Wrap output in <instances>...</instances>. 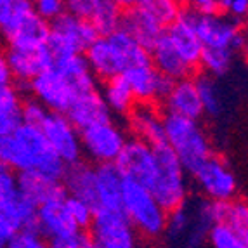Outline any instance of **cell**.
<instances>
[{
  "mask_svg": "<svg viewBox=\"0 0 248 248\" xmlns=\"http://www.w3.org/2000/svg\"><path fill=\"white\" fill-rule=\"evenodd\" d=\"M87 248H95V247H94V245H92V243H91V245H89V247H87Z\"/></svg>",
  "mask_w": 248,
  "mask_h": 248,
  "instance_id": "7dc6e473",
  "label": "cell"
},
{
  "mask_svg": "<svg viewBox=\"0 0 248 248\" xmlns=\"http://www.w3.org/2000/svg\"><path fill=\"white\" fill-rule=\"evenodd\" d=\"M46 137L56 156L64 163V167H71L82 161V144H80V132L73 127L66 115L59 113H47L46 120L38 127Z\"/></svg>",
  "mask_w": 248,
  "mask_h": 248,
  "instance_id": "4fadbf2b",
  "label": "cell"
},
{
  "mask_svg": "<svg viewBox=\"0 0 248 248\" xmlns=\"http://www.w3.org/2000/svg\"><path fill=\"white\" fill-rule=\"evenodd\" d=\"M195 16H214L220 13V0H196L186 5Z\"/></svg>",
  "mask_w": 248,
  "mask_h": 248,
  "instance_id": "7bdbcfd3",
  "label": "cell"
},
{
  "mask_svg": "<svg viewBox=\"0 0 248 248\" xmlns=\"http://www.w3.org/2000/svg\"><path fill=\"white\" fill-rule=\"evenodd\" d=\"M95 38L99 37L89 21L78 19L64 13L49 25L46 50L50 58V66L59 58H64L70 54H83L94 44Z\"/></svg>",
  "mask_w": 248,
  "mask_h": 248,
  "instance_id": "8992f818",
  "label": "cell"
},
{
  "mask_svg": "<svg viewBox=\"0 0 248 248\" xmlns=\"http://www.w3.org/2000/svg\"><path fill=\"white\" fill-rule=\"evenodd\" d=\"M120 208L139 238L158 240L165 234L169 214L158 205L148 187L132 181H124Z\"/></svg>",
  "mask_w": 248,
  "mask_h": 248,
  "instance_id": "277c9868",
  "label": "cell"
},
{
  "mask_svg": "<svg viewBox=\"0 0 248 248\" xmlns=\"http://www.w3.org/2000/svg\"><path fill=\"white\" fill-rule=\"evenodd\" d=\"M33 11L42 21L50 25L54 19H58L59 16L66 13V7L62 0H38V2H33Z\"/></svg>",
  "mask_w": 248,
  "mask_h": 248,
  "instance_id": "ab89813d",
  "label": "cell"
},
{
  "mask_svg": "<svg viewBox=\"0 0 248 248\" xmlns=\"http://www.w3.org/2000/svg\"><path fill=\"white\" fill-rule=\"evenodd\" d=\"M236 58H238V54L232 50L203 49L200 66L203 68L205 75H208L212 78H220V77H226L234 68Z\"/></svg>",
  "mask_w": 248,
  "mask_h": 248,
  "instance_id": "d6a6232c",
  "label": "cell"
},
{
  "mask_svg": "<svg viewBox=\"0 0 248 248\" xmlns=\"http://www.w3.org/2000/svg\"><path fill=\"white\" fill-rule=\"evenodd\" d=\"M113 165L120 172L124 181L137 182L148 189L153 184L158 170L155 149L136 137L127 139L120 156L116 158Z\"/></svg>",
  "mask_w": 248,
  "mask_h": 248,
  "instance_id": "7c38bea8",
  "label": "cell"
},
{
  "mask_svg": "<svg viewBox=\"0 0 248 248\" xmlns=\"http://www.w3.org/2000/svg\"><path fill=\"white\" fill-rule=\"evenodd\" d=\"M191 175L203 198L208 202L228 203L238 198L240 193L238 175L228 161L217 155H212L208 160L203 161Z\"/></svg>",
  "mask_w": 248,
  "mask_h": 248,
  "instance_id": "52a82bcc",
  "label": "cell"
},
{
  "mask_svg": "<svg viewBox=\"0 0 248 248\" xmlns=\"http://www.w3.org/2000/svg\"><path fill=\"white\" fill-rule=\"evenodd\" d=\"M49 38V23L42 21L31 11L17 23L16 28L5 37L9 49L16 50H40L47 44Z\"/></svg>",
  "mask_w": 248,
  "mask_h": 248,
  "instance_id": "7402d4cb",
  "label": "cell"
},
{
  "mask_svg": "<svg viewBox=\"0 0 248 248\" xmlns=\"http://www.w3.org/2000/svg\"><path fill=\"white\" fill-rule=\"evenodd\" d=\"M153 149L158 170L153 184L149 186V193L153 195L158 205L170 214L189 200V179L169 146L161 144Z\"/></svg>",
  "mask_w": 248,
  "mask_h": 248,
  "instance_id": "5b68a950",
  "label": "cell"
},
{
  "mask_svg": "<svg viewBox=\"0 0 248 248\" xmlns=\"http://www.w3.org/2000/svg\"><path fill=\"white\" fill-rule=\"evenodd\" d=\"M5 58H7V64L11 75H13V80L19 82L21 85H26V87L37 75L50 68V58L46 50V46L40 50H31V52L30 50L9 49L5 52Z\"/></svg>",
  "mask_w": 248,
  "mask_h": 248,
  "instance_id": "44dd1931",
  "label": "cell"
},
{
  "mask_svg": "<svg viewBox=\"0 0 248 248\" xmlns=\"http://www.w3.org/2000/svg\"><path fill=\"white\" fill-rule=\"evenodd\" d=\"M0 215L7 220L17 232L35 228V217L37 207H33L26 198L19 193H13L7 198L0 200Z\"/></svg>",
  "mask_w": 248,
  "mask_h": 248,
  "instance_id": "f1b7e54d",
  "label": "cell"
},
{
  "mask_svg": "<svg viewBox=\"0 0 248 248\" xmlns=\"http://www.w3.org/2000/svg\"><path fill=\"white\" fill-rule=\"evenodd\" d=\"M16 191L23 198L28 200L33 207H40L44 203L61 200L66 195V189L59 181L37 174V172H23L16 177Z\"/></svg>",
  "mask_w": 248,
  "mask_h": 248,
  "instance_id": "ac0fdd59",
  "label": "cell"
},
{
  "mask_svg": "<svg viewBox=\"0 0 248 248\" xmlns=\"http://www.w3.org/2000/svg\"><path fill=\"white\" fill-rule=\"evenodd\" d=\"M165 108L167 115H175L187 118V120H196L203 116V108L202 101H200L198 91H196L195 80L193 78H184L172 82L169 94L165 95Z\"/></svg>",
  "mask_w": 248,
  "mask_h": 248,
  "instance_id": "d6986e66",
  "label": "cell"
},
{
  "mask_svg": "<svg viewBox=\"0 0 248 248\" xmlns=\"http://www.w3.org/2000/svg\"><path fill=\"white\" fill-rule=\"evenodd\" d=\"M130 87L136 103L141 104H155L156 101H163L169 94L172 82L161 77L151 62H146L141 66H134L122 75Z\"/></svg>",
  "mask_w": 248,
  "mask_h": 248,
  "instance_id": "9a60e30c",
  "label": "cell"
},
{
  "mask_svg": "<svg viewBox=\"0 0 248 248\" xmlns=\"http://www.w3.org/2000/svg\"><path fill=\"white\" fill-rule=\"evenodd\" d=\"M16 232H17L16 229H14L13 226L0 215V248H4L5 245H7V241L11 240Z\"/></svg>",
  "mask_w": 248,
  "mask_h": 248,
  "instance_id": "bcb514c9",
  "label": "cell"
},
{
  "mask_svg": "<svg viewBox=\"0 0 248 248\" xmlns=\"http://www.w3.org/2000/svg\"><path fill=\"white\" fill-rule=\"evenodd\" d=\"M182 7L184 5L175 0H136L124 4L122 30L149 50L177 19Z\"/></svg>",
  "mask_w": 248,
  "mask_h": 248,
  "instance_id": "7a4b0ae2",
  "label": "cell"
},
{
  "mask_svg": "<svg viewBox=\"0 0 248 248\" xmlns=\"http://www.w3.org/2000/svg\"><path fill=\"white\" fill-rule=\"evenodd\" d=\"M83 58H85V62H87L89 70L94 75L95 80L108 82L115 77H122V68L118 64V59H116L106 37L95 38L94 44L83 52Z\"/></svg>",
  "mask_w": 248,
  "mask_h": 248,
  "instance_id": "484cf974",
  "label": "cell"
},
{
  "mask_svg": "<svg viewBox=\"0 0 248 248\" xmlns=\"http://www.w3.org/2000/svg\"><path fill=\"white\" fill-rule=\"evenodd\" d=\"M49 248H87L91 245V240L87 238V234L82 231L71 232V234L61 236L56 240H50Z\"/></svg>",
  "mask_w": 248,
  "mask_h": 248,
  "instance_id": "60d3db41",
  "label": "cell"
},
{
  "mask_svg": "<svg viewBox=\"0 0 248 248\" xmlns=\"http://www.w3.org/2000/svg\"><path fill=\"white\" fill-rule=\"evenodd\" d=\"M4 248H49V245L35 229H26L16 232Z\"/></svg>",
  "mask_w": 248,
  "mask_h": 248,
  "instance_id": "f35d334b",
  "label": "cell"
},
{
  "mask_svg": "<svg viewBox=\"0 0 248 248\" xmlns=\"http://www.w3.org/2000/svg\"><path fill=\"white\" fill-rule=\"evenodd\" d=\"M89 229V240L95 248H139V236L122 208L95 210Z\"/></svg>",
  "mask_w": 248,
  "mask_h": 248,
  "instance_id": "30bf717a",
  "label": "cell"
},
{
  "mask_svg": "<svg viewBox=\"0 0 248 248\" xmlns=\"http://www.w3.org/2000/svg\"><path fill=\"white\" fill-rule=\"evenodd\" d=\"M0 165L11 172H37L52 181H62L64 163L56 156L38 127L23 125L0 137Z\"/></svg>",
  "mask_w": 248,
  "mask_h": 248,
  "instance_id": "6da1fadb",
  "label": "cell"
},
{
  "mask_svg": "<svg viewBox=\"0 0 248 248\" xmlns=\"http://www.w3.org/2000/svg\"><path fill=\"white\" fill-rule=\"evenodd\" d=\"M127 139L124 127L113 122V118L80 130L82 155L95 165H113L120 156Z\"/></svg>",
  "mask_w": 248,
  "mask_h": 248,
  "instance_id": "ba28073f",
  "label": "cell"
},
{
  "mask_svg": "<svg viewBox=\"0 0 248 248\" xmlns=\"http://www.w3.org/2000/svg\"><path fill=\"white\" fill-rule=\"evenodd\" d=\"M124 4L115 0H92V9L89 14V23L97 33V37H108L122 28Z\"/></svg>",
  "mask_w": 248,
  "mask_h": 248,
  "instance_id": "83f0119b",
  "label": "cell"
},
{
  "mask_svg": "<svg viewBox=\"0 0 248 248\" xmlns=\"http://www.w3.org/2000/svg\"><path fill=\"white\" fill-rule=\"evenodd\" d=\"M95 169V210H118L124 177L115 165H94Z\"/></svg>",
  "mask_w": 248,
  "mask_h": 248,
  "instance_id": "cb8c5ba5",
  "label": "cell"
},
{
  "mask_svg": "<svg viewBox=\"0 0 248 248\" xmlns=\"http://www.w3.org/2000/svg\"><path fill=\"white\" fill-rule=\"evenodd\" d=\"M64 207H66L68 215H70V219L73 220L78 231H85L87 228H91L92 217H94V210H92L91 205H87L78 198H73V196H66Z\"/></svg>",
  "mask_w": 248,
  "mask_h": 248,
  "instance_id": "8d00e7d4",
  "label": "cell"
},
{
  "mask_svg": "<svg viewBox=\"0 0 248 248\" xmlns=\"http://www.w3.org/2000/svg\"><path fill=\"white\" fill-rule=\"evenodd\" d=\"M196 91H198L200 101H202L203 115L208 116H220L224 111V99H222V91L217 80L208 77V75H200L198 78H195Z\"/></svg>",
  "mask_w": 248,
  "mask_h": 248,
  "instance_id": "1f68e13d",
  "label": "cell"
},
{
  "mask_svg": "<svg viewBox=\"0 0 248 248\" xmlns=\"http://www.w3.org/2000/svg\"><path fill=\"white\" fill-rule=\"evenodd\" d=\"M21 97L13 85L0 89V137L13 134L21 125Z\"/></svg>",
  "mask_w": 248,
  "mask_h": 248,
  "instance_id": "4dcf8cb0",
  "label": "cell"
},
{
  "mask_svg": "<svg viewBox=\"0 0 248 248\" xmlns=\"http://www.w3.org/2000/svg\"><path fill=\"white\" fill-rule=\"evenodd\" d=\"M195 28L203 49H226L240 54L247 47L243 25L222 13L203 17L195 16Z\"/></svg>",
  "mask_w": 248,
  "mask_h": 248,
  "instance_id": "9c48e42d",
  "label": "cell"
},
{
  "mask_svg": "<svg viewBox=\"0 0 248 248\" xmlns=\"http://www.w3.org/2000/svg\"><path fill=\"white\" fill-rule=\"evenodd\" d=\"M99 94L111 115L125 116L136 106V99H134L130 87L127 85L124 77H115V78L104 82Z\"/></svg>",
  "mask_w": 248,
  "mask_h": 248,
  "instance_id": "f546056e",
  "label": "cell"
},
{
  "mask_svg": "<svg viewBox=\"0 0 248 248\" xmlns=\"http://www.w3.org/2000/svg\"><path fill=\"white\" fill-rule=\"evenodd\" d=\"M66 118L73 124L77 130H83V128L92 127L101 122L111 120V113L108 111L106 104H104L103 97H101L99 91L95 89L92 92H85L80 94L70 109L66 111Z\"/></svg>",
  "mask_w": 248,
  "mask_h": 248,
  "instance_id": "ffe728a7",
  "label": "cell"
},
{
  "mask_svg": "<svg viewBox=\"0 0 248 248\" xmlns=\"http://www.w3.org/2000/svg\"><path fill=\"white\" fill-rule=\"evenodd\" d=\"M220 13L243 25L245 17L248 16V2L247 0H220Z\"/></svg>",
  "mask_w": 248,
  "mask_h": 248,
  "instance_id": "b9f144b4",
  "label": "cell"
},
{
  "mask_svg": "<svg viewBox=\"0 0 248 248\" xmlns=\"http://www.w3.org/2000/svg\"><path fill=\"white\" fill-rule=\"evenodd\" d=\"M31 97L49 113L66 115L73 101L80 95L73 83L56 70H46L28 83Z\"/></svg>",
  "mask_w": 248,
  "mask_h": 248,
  "instance_id": "8fae6325",
  "label": "cell"
},
{
  "mask_svg": "<svg viewBox=\"0 0 248 248\" xmlns=\"http://www.w3.org/2000/svg\"><path fill=\"white\" fill-rule=\"evenodd\" d=\"M229 229L236 234L248 238V205L245 200L236 198L232 202H228L226 207V215H224V222Z\"/></svg>",
  "mask_w": 248,
  "mask_h": 248,
  "instance_id": "e575fe53",
  "label": "cell"
},
{
  "mask_svg": "<svg viewBox=\"0 0 248 248\" xmlns=\"http://www.w3.org/2000/svg\"><path fill=\"white\" fill-rule=\"evenodd\" d=\"M106 40L109 42L113 52H115L118 64L122 68V75L127 70L134 66H141L149 62V52L148 49H144L142 46H139L127 31L124 30H116L115 33L108 35Z\"/></svg>",
  "mask_w": 248,
  "mask_h": 248,
  "instance_id": "4316f807",
  "label": "cell"
},
{
  "mask_svg": "<svg viewBox=\"0 0 248 248\" xmlns=\"http://www.w3.org/2000/svg\"><path fill=\"white\" fill-rule=\"evenodd\" d=\"M128 127L134 137L146 142L151 148L165 144V130H163V115L155 104L137 103L128 113Z\"/></svg>",
  "mask_w": 248,
  "mask_h": 248,
  "instance_id": "2e32d148",
  "label": "cell"
},
{
  "mask_svg": "<svg viewBox=\"0 0 248 248\" xmlns=\"http://www.w3.org/2000/svg\"><path fill=\"white\" fill-rule=\"evenodd\" d=\"M149 62L151 66L170 82H177V80L189 78L191 68L186 62L179 58V54L174 50V47L170 46L169 38L163 35L158 38L153 46L149 47Z\"/></svg>",
  "mask_w": 248,
  "mask_h": 248,
  "instance_id": "603a6c76",
  "label": "cell"
},
{
  "mask_svg": "<svg viewBox=\"0 0 248 248\" xmlns=\"http://www.w3.org/2000/svg\"><path fill=\"white\" fill-rule=\"evenodd\" d=\"M165 37L169 38L170 46L179 54V58L186 62L191 70L200 66L203 46L198 38L195 28V16L187 7H182L177 19L167 28Z\"/></svg>",
  "mask_w": 248,
  "mask_h": 248,
  "instance_id": "5bb4252c",
  "label": "cell"
},
{
  "mask_svg": "<svg viewBox=\"0 0 248 248\" xmlns=\"http://www.w3.org/2000/svg\"><path fill=\"white\" fill-rule=\"evenodd\" d=\"M66 198V196H64ZM64 198L54 200V202L44 203L37 208V217H35V231L44 238V240H56L61 236L77 232V226L70 219V215L64 207ZM83 232V231H82Z\"/></svg>",
  "mask_w": 248,
  "mask_h": 248,
  "instance_id": "e0dca14e",
  "label": "cell"
},
{
  "mask_svg": "<svg viewBox=\"0 0 248 248\" xmlns=\"http://www.w3.org/2000/svg\"><path fill=\"white\" fill-rule=\"evenodd\" d=\"M64 189L68 196L78 198L91 205L92 210L95 208V169L94 165L78 161L71 167H66L64 175Z\"/></svg>",
  "mask_w": 248,
  "mask_h": 248,
  "instance_id": "d4e9b609",
  "label": "cell"
},
{
  "mask_svg": "<svg viewBox=\"0 0 248 248\" xmlns=\"http://www.w3.org/2000/svg\"><path fill=\"white\" fill-rule=\"evenodd\" d=\"M207 243L210 248H248V238L236 234L226 224H217L208 231Z\"/></svg>",
  "mask_w": 248,
  "mask_h": 248,
  "instance_id": "d590c367",
  "label": "cell"
},
{
  "mask_svg": "<svg viewBox=\"0 0 248 248\" xmlns=\"http://www.w3.org/2000/svg\"><path fill=\"white\" fill-rule=\"evenodd\" d=\"M31 11L33 2L30 0H0V37H7Z\"/></svg>",
  "mask_w": 248,
  "mask_h": 248,
  "instance_id": "836d02e7",
  "label": "cell"
},
{
  "mask_svg": "<svg viewBox=\"0 0 248 248\" xmlns=\"http://www.w3.org/2000/svg\"><path fill=\"white\" fill-rule=\"evenodd\" d=\"M47 113L49 111L33 97L25 99L21 104V124L30 125V127H40L42 122L46 120Z\"/></svg>",
  "mask_w": 248,
  "mask_h": 248,
  "instance_id": "74e56055",
  "label": "cell"
},
{
  "mask_svg": "<svg viewBox=\"0 0 248 248\" xmlns=\"http://www.w3.org/2000/svg\"><path fill=\"white\" fill-rule=\"evenodd\" d=\"M9 85H13V75H11V70H9L5 52L0 49V89L9 87Z\"/></svg>",
  "mask_w": 248,
  "mask_h": 248,
  "instance_id": "f6af8a7d",
  "label": "cell"
},
{
  "mask_svg": "<svg viewBox=\"0 0 248 248\" xmlns=\"http://www.w3.org/2000/svg\"><path fill=\"white\" fill-rule=\"evenodd\" d=\"M163 130L165 144L175 155L187 174H193L203 161L214 155L210 136L200 122L175 115H165Z\"/></svg>",
  "mask_w": 248,
  "mask_h": 248,
  "instance_id": "3957f363",
  "label": "cell"
},
{
  "mask_svg": "<svg viewBox=\"0 0 248 248\" xmlns=\"http://www.w3.org/2000/svg\"><path fill=\"white\" fill-rule=\"evenodd\" d=\"M13 193H16V175L0 165V200L7 198Z\"/></svg>",
  "mask_w": 248,
  "mask_h": 248,
  "instance_id": "ee69618b",
  "label": "cell"
}]
</instances>
